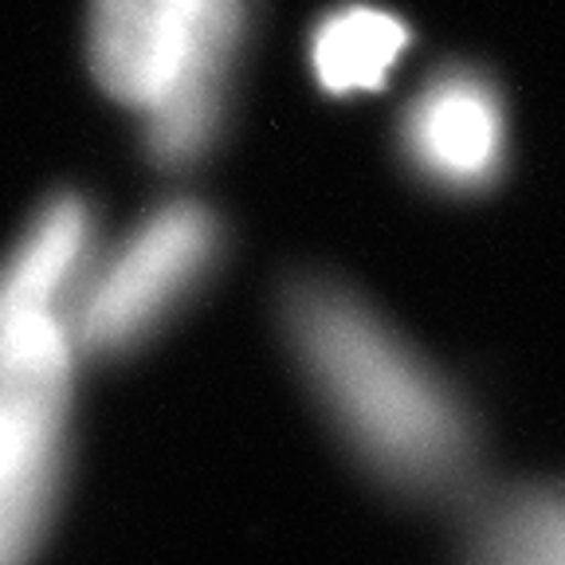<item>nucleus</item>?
<instances>
[{
  "label": "nucleus",
  "mask_w": 565,
  "mask_h": 565,
  "mask_svg": "<svg viewBox=\"0 0 565 565\" xmlns=\"http://www.w3.org/2000/svg\"><path fill=\"white\" fill-rule=\"evenodd\" d=\"M287 330L318 397L385 483L436 494L468 471L463 405L370 307L334 282L302 279L287 291Z\"/></svg>",
  "instance_id": "1"
},
{
  "label": "nucleus",
  "mask_w": 565,
  "mask_h": 565,
  "mask_svg": "<svg viewBox=\"0 0 565 565\" xmlns=\"http://www.w3.org/2000/svg\"><path fill=\"white\" fill-rule=\"evenodd\" d=\"M67 358L60 318L0 334V565H24L52 514Z\"/></svg>",
  "instance_id": "3"
},
{
  "label": "nucleus",
  "mask_w": 565,
  "mask_h": 565,
  "mask_svg": "<svg viewBox=\"0 0 565 565\" xmlns=\"http://www.w3.org/2000/svg\"><path fill=\"white\" fill-rule=\"evenodd\" d=\"M247 0H90L98 87L150 115V150L193 161L221 115Z\"/></svg>",
  "instance_id": "2"
},
{
  "label": "nucleus",
  "mask_w": 565,
  "mask_h": 565,
  "mask_svg": "<svg viewBox=\"0 0 565 565\" xmlns=\"http://www.w3.org/2000/svg\"><path fill=\"white\" fill-rule=\"evenodd\" d=\"M221 259V221L193 201H173L141 221L95 275L79 310V338L95 353L141 345L201 287Z\"/></svg>",
  "instance_id": "4"
},
{
  "label": "nucleus",
  "mask_w": 565,
  "mask_h": 565,
  "mask_svg": "<svg viewBox=\"0 0 565 565\" xmlns=\"http://www.w3.org/2000/svg\"><path fill=\"white\" fill-rule=\"evenodd\" d=\"M90 212L75 196H55L20 247L0 264V330L60 318L63 291L87 256Z\"/></svg>",
  "instance_id": "6"
},
{
  "label": "nucleus",
  "mask_w": 565,
  "mask_h": 565,
  "mask_svg": "<svg viewBox=\"0 0 565 565\" xmlns=\"http://www.w3.org/2000/svg\"><path fill=\"white\" fill-rule=\"evenodd\" d=\"M408 28L397 17L365 4L330 12L315 28L310 44V63L330 95H362V90H381L388 71L397 67L401 52L408 47Z\"/></svg>",
  "instance_id": "7"
},
{
  "label": "nucleus",
  "mask_w": 565,
  "mask_h": 565,
  "mask_svg": "<svg viewBox=\"0 0 565 565\" xmlns=\"http://www.w3.org/2000/svg\"><path fill=\"white\" fill-rule=\"evenodd\" d=\"M405 153L440 189H491L507 158L503 98L471 71H444L405 110Z\"/></svg>",
  "instance_id": "5"
}]
</instances>
